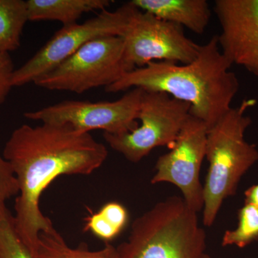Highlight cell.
I'll return each instance as SVG.
<instances>
[{
    "label": "cell",
    "instance_id": "cell-8",
    "mask_svg": "<svg viewBox=\"0 0 258 258\" xmlns=\"http://www.w3.org/2000/svg\"><path fill=\"white\" fill-rule=\"evenodd\" d=\"M121 37L129 72L152 62L189 64L200 50V45L186 36L181 26L137 8Z\"/></svg>",
    "mask_w": 258,
    "mask_h": 258
},
{
    "label": "cell",
    "instance_id": "cell-13",
    "mask_svg": "<svg viewBox=\"0 0 258 258\" xmlns=\"http://www.w3.org/2000/svg\"><path fill=\"white\" fill-rule=\"evenodd\" d=\"M110 0H28V21H57L62 26L77 23L85 13L103 11Z\"/></svg>",
    "mask_w": 258,
    "mask_h": 258
},
{
    "label": "cell",
    "instance_id": "cell-17",
    "mask_svg": "<svg viewBox=\"0 0 258 258\" xmlns=\"http://www.w3.org/2000/svg\"><path fill=\"white\" fill-rule=\"evenodd\" d=\"M0 258H35L19 236L14 215L0 199Z\"/></svg>",
    "mask_w": 258,
    "mask_h": 258
},
{
    "label": "cell",
    "instance_id": "cell-10",
    "mask_svg": "<svg viewBox=\"0 0 258 258\" xmlns=\"http://www.w3.org/2000/svg\"><path fill=\"white\" fill-rule=\"evenodd\" d=\"M208 127L189 114L170 152L159 157L151 183L168 182L177 186L185 203L197 213L203 210L204 190L200 174L206 157Z\"/></svg>",
    "mask_w": 258,
    "mask_h": 258
},
{
    "label": "cell",
    "instance_id": "cell-2",
    "mask_svg": "<svg viewBox=\"0 0 258 258\" xmlns=\"http://www.w3.org/2000/svg\"><path fill=\"white\" fill-rule=\"evenodd\" d=\"M232 64L222 54L217 36L200 45L196 58L189 64L152 62L123 75L105 88L118 93L132 88L165 93L186 102L190 114L211 128L230 109L239 91V81L230 71Z\"/></svg>",
    "mask_w": 258,
    "mask_h": 258
},
{
    "label": "cell",
    "instance_id": "cell-7",
    "mask_svg": "<svg viewBox=\"0 0 258 258\" xmlns=\"http://www.w3.org/2000/svg\"><path fill=\"white\" fill-rule=\"evenodd\" d=\"M190 109L189 103L165 93L144 91L138 115L141 124L128 133H103V138L113 150L137 163L155 148L172 147Z\"/></svg>",
    "mask_w": 258,
    "mask_h": 258
},
{
    "label": "cell",
    "instance_id": "cell-21",
    "mask_svg": "<svg viewBox=\"0 0 258 258\" xmlns=\"http://www.w3.org/2000/svg\"><path fill=\"white\" fill-rule=\"evenodd\" d=\"M245 195V204L258 207V184L247 189L244 193Z\"/></svg>",
    "mask_w": 258,
    "mask_h": 258
},
{
    "label": "cell",
    "instance_id": "cell-18",
    "mask_svg": "<svg viewBox=\"0 0 258 258\" xmlns=\"http://www.w3.org/2000/svg\"><path fill=\"white\" fill-rule=\"evenodd\" d=\"M258 240V207L245 204L238 212V225L233 230L226 231L222 246L246 247Z\"/></svg>",
    "mask_w": 258,
    "mask_h": 258
},
{
    "label": "cell",
    "instance_id": "cell-4",
    "mask_svg": "<svg viewBox=\"0 0 258 258\" xmlns=\"http://www.w3.org/2000/svg\"><path fill=\"white\" fill-rule=\"evenodd\" d=\"M206 240L198 213L172 196L137 217L116 249L120 258H205Z\"/></svg>",
    "mask_w": 258,
    "mask_h": 258
},
{
    "label": "cell",
    "instance_id": "cell-12",
    "mask_svg": "<svg viewBox=\"0 0 258 258\" xmlns=\"http://www.w3.org/2000/svg\"><path fill=\"white\" fill-rule=\"evenodd\" d=\"M137 8L169 23L201 35L211 17L206 0H132Z\"/></svg>",
    "mask_w": 258,
    "mask_h": 258
},
{
    "label": "cell",
    "instance_id": "cell-6",
    "mask_svg": "<svg viewBox=\"0 0 258 258\" xmlns=\"http://www.w3.org/2000/svg\"><path fill=\"white\" fill-rule=\"evenodd\" d=\"M136 9L131 1L114 11L103 10L84 23L62 26L30 60L15 70L13 87L34 83L91 40L123 36Z\"/></svg>",
    "mask_w": 258,
    "mask_h": 258
},
{
    "label": "cell",
    "instance_id": "cell-20",
    "mask_svg": "<svg viewBox=\"0 0 258 258\" xmlns=\"http://www.w3.org/2000/svg\"><path fill=\"white\" fill-rule=\"evenodd\" d=\"M14 64L10 53L0 52V105L3 104L13 88L12 84Z\"/></svg>",
    "mask_w": 258,
    "mask_h": 258
},
{
    "label": "cell",
    "instance_id": "cell-14",
    "mask_svg": "<svg viewBox=\"0 0 258 258\" xmlns=\"http://www.w3.org/2000/svg\"><path fill=\"white\" fill-rule=\"evenodd\" d=\"M35 258H120L116 247L107 242L103 248L90 250L87 244L70 247L62 235L55 230L42 232L39 235Z\"/></svg>",
    "mask_w": 258,
    "mask_h": 258
},
{
    "label": "cell",
    "instance_id": "cell-5",
    "mask_svg": "<svg viewBox=\"0 0 258 258\" xmlns=\"http://www.w3.org/2000/svg\"><path fill=\"white\" fill-rule=\"evenodd\" d=\"M128 72L123 38L103 37L88 42L34 84L49 91L83 93L108 87Z\"/></svg>",
    "mask_w": 258,
    "mask_h": 258
},
{
    "label": "cell",
    "instance_id": "cell-22",
    "mask_svg": "<svg viewBox=\"0 0 258 258\" xmlns=\"http://www.w3.org/2000/svg\"><path fill=\"white\" fill-rule=\"evenodd\" d=\"M205 258H212V257H210V256L208 255V254H207L206 257H205Z\"/></svg>",
    "mask_w": 258,
    "mask_h": 258
},
{
    "label": "cell",
    "instance_id": "cell-3",
    "mask_svg": "<svg viewBox=\"0 0 258 258\" xmlns=\"http://www.w3.org/2000/svg\"><path fill=\"white\" fill-rule=\"evenodd\" d=\"M255 103L244 100L208 130L206 158L210 166L203 186V221L206 227L213 225L223 202L235 195L242 176L258 161L257 148L244 139L252 122L246 111Z\"/></svg>",
    "mask_w": 258,
    "mask_h": 258
},
{
    "label": "cell",
    "instance_id": "cell-16",
    "mask_svg": "<svg viewBox=\"0 0 258 258\" xmlns=\"http://www.w3.org/2000/svg\"><path fill=\"white\" fill-rule=\"evenodd\" d=\"M128 222V213L121 204L112 202L86 219L84 230L91 232L105 243L120 235Z\"/></svg>",
    "mask_w": 258,
    "mask_h": 258
},
{
    "label": "cell",
    "instance_id": "cell-19",
    "mask_svg": "<svg viewBox=\"0 0 258 258\" xmlns=\"http://www.w3.org/2000/svg\"><path fill=\"white\" fill-rule=\"evenodd\" d=\"M18 194V183L13 169L3 154H0V199L7 201Z\"/></svg>",
    "mask_w": 258,
    "mask_h": 258
},
{
    "label": "cell",
    "instance_id": "cell-9",
    "mask_svg": "<svg viewBox=\"0 0 258 258\" xmlns=\"http://www.w3.org/2000/svg\"><path fill=\"white\" fill-rule=\"evenodd\" d=\"M143 92L142 88H132L113 101L69 100L25 112L24 116L40 123L71 125L88 133L94 130L111 134L128 133L139 126L137 119Z\"/></svg>",
    "mask_w": 258,
    "mask_h": 258
},
{
    "label": "cell",
    "instance_id": "cell-11",
    "mask_svg": "<svg viewBox=\"0 0 258 258\" xmlns=\"http://www.w3.org/2000/svg\"><path fill=\"white\" fill-rule=\"evenodd\" d=\"M214 11L222 54L258 77V0H216Z\"/></svg>",
    "mask_w": 258,
    "mask_h": 258
},
{
    "label": "cell",
    "instance_id": "cell-1",
    "mask_svg": "<svg viewBox=\"0 0 258 258\" xmlns=\"http://www.w3.org/2000/svg\"><path fill=\"white\" fill-rule=\"evenodd\" d=\"M3 155L18 183L15 228L33 255L39 235L55 228L40 210L43 191L58 176L92 174L103 165L108 152L88 132L69 124L41 123L15 129Z\"/></svg>",
    "mask_w": 258,
    "mask_h": 258
},
{
    "label": "cell",
    "instance_id": "cell-15",
    "mask_svg": "<svg viewBox=\"0 0 258 258\" xmlns=\"http://www.w3.org/2000/svg\"><path fill=\"white\" fill-rule=\"evenodd\" d=\"M28 21L26 1L0 0V52L18 50Z\"/></svg>",
    "mask_w": 258,
    "mask_h": 258
}]
</instances>
